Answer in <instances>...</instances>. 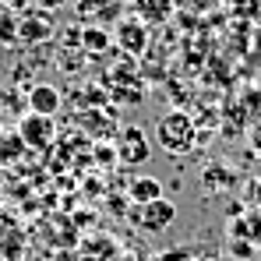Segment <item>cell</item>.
I'll return each mask as SVG.
<instances>
[{
  "instance_id": "obj_9",
  "label": "cell",
  "mask_w": 261,
  "mask_h": 261,
  "mask_svg": "<svg viewBox=\"0 0 261 261\" xmlns=\"http://www.w3.org/2000/svg\"><path fill=\"white\" fill-rule=\"evenodd\" d=\"M127 198H130V205L155 201V198H163V184H159L155 176H134L127 184Z\"/></svg>"
},
{
  "instance_id": "obj_12",
  "label": "cell",
  "mask_w": 261,
  "mask_h": 261,
  "mask_svg": "<svg viewBox=\"0 0 261 261\" xmlns=\"http://www.w3.org/2000/svg\"><path fill=\"white\" fill-rule=\"evenodd\" d=\"M229 251H233L237 258H251V254H254V244L244 240V237H229Z\"/></svg>"
},
{
  "instance_id": "obj_1",
  "label": "cell",
  "mask_w": 261,
  "mask_h": 261,
  "mask_svg": "<svg viewBox=\"0 0 261 261\" xmlns=\"http://www.w3.org/2000/svg\"><path fill=\"white\" fill-rule=\"evenodd\" d=\"M155 145H159L166 155H187V152L198 145V127H194L191 113H184V110H166V113L155 120Z\"/></svg>"
},
{
  "instance_id": "obj_7",
  "label": "cell",
  "mask_w": 261,
  "mask_h": 261,
  "mask_svg": "<svg viewBox=\"0 0 261 261\" xmlns=\"http://www.w3.org/2000/svg\"><path fill=\"white\" fill-rule=\"evenodd\" d=\"M53 39V18L43 11H29L18 21V43H46Z\"/></svg>"
},
{
  "instance_id": "obj_15",
  "label": "cell",
  "mask_w": 261,
  "mask_h": 261,
  "mask_svg": "<svg viewBox=\"0 0 261 261\" xmlns=\"http://www.w3.org/2000/svg\"><path fill=\"white\" fill-rule=\"evenodd\" d=\"M43 7H57V4H64V0H39Z\"/></svg>"
},
{
  "instance_id": "obj_16",
  "label": "cell",
  "mask_w": 261,
  "mask_h": 261,
  "mask_svg": "<svg viewBox=\"0 0 261 261\" xmlns=\"http://www.w3.org/2000/svg\"><path fill=\"white\" fill-rule=\"evenodd\" d=\"M0 261H7V258H4V254H0Z\"/></svg>"
},
{
  "instance_id": "obj_6",
  "label": "cell",
  "mask_w": 261,
  "mask_h": 261,
  "mask_svg": "<svg viewBox=\"0 0 261 261\" xmlns=\"http://www.w3.org/2000/svg\"><path fill=\"white\" fill-rule=\"evenodd\" d=\"M117 46L120 49H127L130 57H141L145 49H148V25L145 21H138V18H127V21H120L117 25Z\"/></svg>"
},
{
  "instance_id": "obj_8",
  "label": "cell",
  "mask_w": 261,
  "mask_h": 261,
  "mask_svg": "<svg viewBox=\"0 0 261 261\" xmlns=\"http://www.w3.org/2000/svg\"><path fill=\"white\" fill-rule=\"evenodd\" d=\"M173 7H176V0H134L138 21H145L148 29L170 21V18H173Z\"/></svg>"
},
{
  "instance_id": "obj_4",
  "label": "cell",
  "mask_w": 261,
  "mask_h": 261,
  "mask_svg": "<svg viewBox=\"0 0 261 261\" xmlns=\"http://www.w3.org/2000/svg\"><path fill=\"white\" fill-rule=\"evenodd\" d=\"M18 138L29 148H49L57 138V120L53 117H39V113H25L18 124Z\"/></svg>"
},
{
  "instance_id": "obj_2",
  "label": "cell",
  "mask_w": 261,
  "mask_h": 261,
  "mask_svg": "<svg viewBox=\"0 0 261 261\" xmlns=\"http://www.w3.org/2000/svg\"><path fill=\"white\" fill-rule=\"evenodd\" d=\"M134 222H138V229H145V233H166L176 222V205L170 198H155V201L134 205Z\"/></svg>"
},
{
  "instance_id": "obj_11",
  "label": "cell",
  "mask_w": 261,
  "mask_h": 261,
  "mask_svg": "<svg viewBox=\"0 0 261 261\" xmlns=\"http://www.w3.org/2000/svg\"><path fill=\"white\" fill-rule=\"evenodd\" d=\"M0 43H18V21L11 14H4V21H0Z\"/></svg>"
},
{
  "instance_id": "obj_10",
  "label": "cell",
  "mask_w": 261,
  "mask_h": 261,
  "mask_svg": "<svg viewBox=\"0 0 261 261\" xmlns=\"http://www.w3.org/2000/svg\"><path fill=\"white\" fill-rule=\"evenodd\" d=\"M110 43H113V36L106 29H99V25H85L82 29V46H85L88 53H106Z\"/></svg>"
},
{
  "instance_id": "obj_13",
  "label": "cell",
  "mask_w": 261,
  "mask_h": 261,
  "mask_svg": "<svg viewBox=\"0 0 261 261\" xmlns=\"http://www.w3.org/2000/svg\"><path fill=\"white\" fill-rule=\"evenodd\" d=\"M222 170H226V166H212V170L205 173V180H208L212 187H229V184H233V176H229V173H222Z\"/></svg>"
},
{
  "instance_id": "obj_14",
  "label": "cell",
  "mask_w": 261,
  "mask_h": 261,
  "mask_svg": "<svg viewBox=\"0 0 261 261\" xmlns=\"http://www.w3.org/2000/svg\"><path fill=\"white\" fill-rule=\"evenodd\" d=\"M95 159L113 166V163H117V145H99V148H95Z\"/></svg>"
},
{
  "instance_id": "obj_5",
  "label": "cell",
  "mask_w": 261,
  "mask_h": 261,
  "mask_svg": "<svg viewBox=\"0 0 261 261\" xmlns=\"http://www.w3.org/2000/svg\"><path fill=\"white\" fill-rule=\"evenodd\" d=\"M25 102H29V113H39V117H57V113H60L64 95H60V88L49 85V82H36V85L29 88Z\"/></svg>"
},
{
  "instance_id": "obj_3",
  "label": "cell",
  "mask_w": 261,
  "mask_h": 261,
  "mask_svg": "<svg viewBox=\"0 0 261 261\" xmlns=\"http://www.w3.org/2000/svg\"><path fill=\"white\" fill-rule=\"evenodd\" d=\"M148 155H152V145H148L145 127H138V124L120 127V138H117V159L127 163V166H141V163H148Z\"/></svg>"
}]
</instances>
